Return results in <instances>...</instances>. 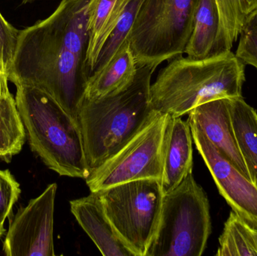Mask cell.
<instances>
[{
    "mask_svg": "<svg viewBox=\"0 0 257 256\" xmlns=\"http://www.w3.org/2000/svg\"><path fill=\"white\" fill-rule=\"evenodd\" d=\"M143 1L144 0H130L117 27L102 48L92 74L105 67L117 52L119 48L127 41L128 36L131 31L138 11Z\"/></svg>",
    "mask_w": 257,
    "mask_h": 256,
    "instance_id": "21",
    "label": "cell"
},
{
    "mask_svg": "<svg viewBox=\"0 0 257 256\" xmlns=\"http://www.w3.org/2000/svg\"><path fill=\"white\" fill-rule=\"evenodd\" d=\"M137 69L136 59L126 41L105 67L90 75L85 99L96 100L123 90L133 82Z\"/></svg>",
    "mask_w": 257,
    "mask_h": 256,
    "instance_id": "14",
    "label": "cell"
},
{
    "mask_svg": "<svg viewBox=\"0 0 257 256\" xmlns=\"http://www.w3.org/2000/svg\"><path fill=\"white\" fill-rule=\"evenodd\" d=\"M9 79L0 70V96H6L10 93L9 89Z\"/></svg>",
    "mask_w": 257,
    "mask_h": 256,
    "instance_id": "25",
    "label": "cell"
},
{
    "mask_svg": "<svg viewBox=\"0 0 257 256\" xmlns=\"http://www.w3.org/2000/svg\"><path fill=\"white\" fill-rule=\"evenodd\" d=\"M157 69L138 66L134 80L126 88L83 102L78 123L90 171L123 148L157 114L151 103V78Z\"/></svg>",
    "mask_w": 257,
    "mask_h": 256,
    "instance_id": "2",
    "label": "cell"
},
{
    "mask_svg": "<svg viewBox=\"0 0 257 256\" xmlns=\"http://www.w3.org/2000/svg\"><path fill=\"white\" fill-rule=\"evenodd\" d=\"M90 0H62L52 15L20 30L8 79L43 90L78 122L90 78Z\"/></svg>",
    "mask_w": 257,
    "mask_h": 256,
    "instance_id": "1",
    "label": "cell"
},
{
    "mask_svg": "<svg viewBox=\"0 0 257 256\" xmlns=\"http://www.w3.org/2000/svg\"><path fill=\"white\" fill-rule=\"evenodd\" d=\"M193 142L220 195L252 228L257 230V186L241 172L197 128L190 126Z\"/></svg>",
    "mask_w": 257,
    "mask_h": 256,
    "instance_id": "10",
    "label": "cell"
},
{
    "mask_svg": "<svg viewBox=\"0 0 257 256\" xmlns=\"http://www.w3.org/2000/svg\"><path fill=\"white\" fill-rule=\"evenodd\" d=\"M219 29L212 54L231 51L247 18L257 10V0H215Z\"/></svg>",
    "mask_w": 257,
    "mask_h": 256,
    "instance_id": "18",
    "label": "cell"
},
{
    "mask_svg": "<svg viewBox=\"0 0 257 256\" xmlns=\"http://www.w3.org/2000/svg\"><path fill=\"white\" fill-rule=\"evenodd\" d=\"M57 183L21 207L12 218L3 243L7 256H54V213Z\"/></svg>",
    "mask_w": 257,
    "mask_h": 256,
    "instance_id": "9",
    "label": "cell"
},
{
    "mask_svg": "<svg viewBox=\"0 0 257 256\" xmlns=\"http://www.w3.org/2000/svg\"><path fill=\"white\" fill-rule=\"evenodd\" d=\"M235 56L243 63L257 69V10L246 20L240 32Z\"/></svg>",
    "mask_w": 257,
    "mask_h": 256,
    "instance_id": "22",
    "label": "cell"
},
{
    "mask_svg": "<svg viewBox=\"0 0 257 256\" xmlns=\"http://www.w3.org/2000/svg\"><path fill=\"white\" fill-rule=\"evenodd\" d=\"M26 133L13 95L0 96V160L9 162L21 151Z\"/></svg>",
    "mask_w": 257,
    "mask_h": 256,
    "instance_id": "19",
    "label": "cell"
},
{
    "mask_svg": "<svg viewBox=\"0 0 257 256\" xmlns=\"http://www.w3.org/2000/svg\"><path fill=\"white\" fill-rule=\"evenodd\" d=\"M21 195L20 184L9 170L0 169V222L11 216Z\"/></svg>",
    "mask_w": 257,
    "mask_h": 256,
    "instance_id": "24",
    "label": "cell"
},
{
    "mask_svg": "<svg viewBox=\"0 0 257 256\" xmlns=\"http://www.w3.org/2000/svg\"><path fill=\"white\" fill-rule=\"evenodd\" d=\"M199 0H144L127 41L138 66L158 67L185 52Z\"/></svg>",
    "mask_w": 257,
    "mask_h": 256,
    "instance_id": "6",
    "label": "cell"
},
{
    "mask_svg": "<svg viewBox=\"0 0 257 256\" xmlns=\"http://www.w3.org/2000/svg\"><path fill=\"white\" fill-rule=\"evenodd\" d=\"M20 30L9 24L0 13V70L8 77L13 62Z\"/></svg>",
    "mask_w": 257,
    "mask_h": 256,
    "instance_id": "23",
    "label": "cell"
},
{
    "mask_svg": "<svg viewBox=\"0 0 257 256\" xmlns=\"http://www.w3.org/2000/svg\"><path fill=\"white\" fill-rule=\"evenodd\" d=\"M229 111L240 153L257 186V112L241 97L229 98Z\"/></svg>",
    "mask_w": 257,
    "mask_h": 256,
    "instance_id": "16",
    "label": "cell"
},
{
    "mask_svg": "<svg viewBox=\"0 0 257 256\" xmlns=\"http://www.w3.org/2000/svg\"><path fill=\"white\" fill-rule=\"evenodd\" d=\"M170 60L151 85V103L157 112L182 117L209 101L242 96L244 63L232 51Z\"/></svg>",
    "mask_w": 257,
    "mask_h": 256,
    "instance_id": "3",
    "label": "cell"
},
{
    "mask_svg": "<svg viewBox=\"0 0 257 256\" xmlns=\"http://www.w3.org/2000/svg\"><path fill=\"white\" fill-rule=\"evenodd\" d=\"M33 1L34 0H22V3L23 4H27V3H33Z\"/></svg>",
    "mask_w": 257,
    "mask_h": 256,
    "instance_id": "27",
    "label": "cell"
},
{
    "mask_svg": "<svg viewBox=\"0 0 257 256\" xmlns=\"http://www.w3.org/2000/svg\"><path fill=\"white\" fill-rule=\"evenodd\" d=\"M167 114L155 117L114 156L86 179L91 192L134 180L153 179L162 181L163 138Z\"/></svg>",
    "mask_w": 257,
    "mask_h": 256,
    "instance_id": "8",
    "label": "cell"
},
{
    "mask_svg": "<svg viewBox=\"0 0 257 256\" xmlns=\"http://www.w3.org/2000/svg\"><path fill=\"white\" fill-rule=\"evenodd\" d=\"M193 135L188 122L168 114L163 138L161 186L166 194L193 173Z\"/></svg>",
    "mask_w": 257,
    "mask_h": 256,
    "instance_id": "12",
    "label": "cell"
},
{
    "mask_svg": "<svg viewBox=\"0 0 257 256\" xmlns=\"http://www.w3.org/2000/svg\"><path fill=\"white\" fill-rule=\"evenodd\" d=\"M219 29V13L215 0H199L193 33L184 54L192 58L212 54Z\"/></svg>",
    "mask_w": 257,
    "mask_h": 256,
    "instance_id": "17",
    "label": "cell"
},
{
    "mask_svg": "<svg viewBox=\"0 0 257 256\" xmlns=\"http://www.w3.org/2000/svg\"><path fill=\"white\" fill-rule=\"evenodd\" d=\"M120 238L136 256H146L157 234L163 193L161 181L134 180L96 192Z\"/></svg>",
    "mask_w": 257,
    "mask_h": 256,
    "instance_id": "7",
    "label": "cell"
},
{
    "mask_svg": "<svg viewBox=\"0 0 257 256\" xmlns=\"http://www.w3.org/2000/svg\"><path fill=\"white\" fill-rule=\"evenodd\" d=\"M211 232L208 196L190 173L163 195L158 229L146 256H201Z\"/></svg>",
    "mask_w": 257,
    "mask_h": 256,
    "instance_id": "5",
    "label": "cell"
},
{
    "mask_svg": "<svg viewBox=\"0 0 257 256\" xmlns=\"http://www.w3.org/2000/svg\"><path fill=\"white\" fill-rule=\"evenodd\" d=\"M217 256H257V230L232 210L219 239Z\"/></svg>",
    "mask_w": 257,
    "mask_h": 256,
    "instance_id": "20",
    "label": "cell"
},
{
    "mask_svg": "<svg viewBox=\"0 0 257 256\" xmlns=\"http://www.w3.org/2000/svg\"><path fill=\"white\" fill-rule=\"evenodd\" d=\"M128 2L130 0H90L87 63L90 75L102 48L117 27Z\"/></svg>",
    "mask_w": 257,
    "mask_h": 256,
    "instance_id": "15",
    "label": "cell"
},
{
    "mask_svg": "<svg viewBox=\"0 0 257 256\" xmlns=\"http://www.w3.org/2000/svg\"><path fill=\"white\" fill-rule=\"evenodd\" d=\"M5 231H6V229H5L4 228V224L1 223V222H0V237L3 235Z\"/></svg>",
    "mask_w": 257,
    "mask_h": 256,
    "instance_id": "26",
    "label": "cell"
},
{
    "mask_svg": "<svg viewBox=\"0 0 257 256\" xmlns=\"http://www.w3.org/2000/svg\"><path fill=\"white\" fill-rule=\"evenodd\" d=\"M15 87L17 107L32 150L59 175L86 180L91 171L78 122L43 90Z\"/></svg>",
    "mask_w": 257,
    "mask_h": 256,
    "instance_id": "4",
    "label": "cell"
},
{
    "mask_svg": "<svg viewBox=\"0 0 257 256\" xmlns=\"http://www.w3.org/2000/svg\"><path fill=\"white\" fill-rule=\"evenodd\" d=\"M70 209L102 255L136 256L116 232L96 192L72 200Z\"/></svg>",
    "mask_w": 257,
    "mask_h": 256,
    "instance_id": "13",
    "label": "cell"
},
{
    "mask_svg": "<svg viewBox=\"0 0 257 256\" xmlns=\"http://www.w3.org/2000/svg\"><path fill=\"white\" fill-rule=\"evenodd\" d=\"M229 99H214L196 107L189 113L187 122L190 126L202 132L242 174L250 178L235 139Z\"/></svg>",
    "mask_w": 257,
    "mask_h": 256,
    "instance_id": "11",
    "label": "cell"
}]
</instances>
